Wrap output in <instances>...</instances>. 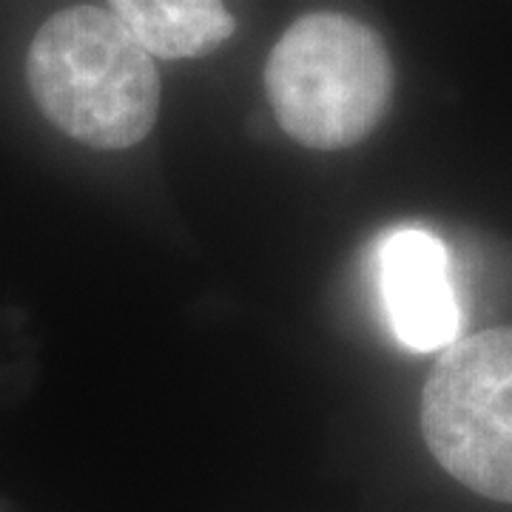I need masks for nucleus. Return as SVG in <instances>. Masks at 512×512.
<instances>
[{
	"instance_id": "obj_1",
	"label": "nucleus",
	"mask_w": 512,
	"mask_h": 512,
	"mask_svg": "<svg viewBox=\"0 0 512 512\" xmlns=\"http://www.w3.org/2000/svg\"><path fill=\"white\" fill-rule=\"evenodd\" d=\"M26 80L40 111L77 143L120 151L160 114V74L126 26L97 6L60 9L37 29Z\"/></svg>"
},
{
	"instance_id": "obj_2",
	"label": "nucleus",
	"mask_w": 512,
	"mask_h": 512,
	"mask_svg": "<svg viewBox=\"0 0 512 512\" xmlns=\"http://www.w3.org/2000/svg\"><path fill=\"white\" fill-rule=\"evenodd\" d=\"M396 89L384 40L342 12L293 20L265 63V92L285 134L339 151L362 143L387 117Z\"/></svg>"
},
{
	"instance_id": "obj_3",
	"label": "nucleus",
	"mask_w": 512,
	"mask_h": 512,
	"mask_svg": "<svg viewBox=\"0 0 512 512\" xmlns=\"http://www.w3.org/2000/svg\"><path fill=\"white\" fill-rule=\"evenodd\" d=\"M421 433L456 481L512 504V328L441 350L421 390Z\"/></svg>"
},
{
	"instance_id": "obj_4",
	"label": "nucleus",
	"mask_w": 512,
	"mask_h": 512,
	"mask_svg": "<svg viewBox=\"0 0 512 512\" xmlns=\"http://www.w3.org/2000/svg\"><path fill=\"white\" fill-rule=\"evenodd\" d=\"M376 282L393 336L407 350L430 353L453 345L461 333L447 245L433 231L404 225L376 245Z\"/></svg>"
},
{
	"instance_id": "obj_5",
	"label": "nucleus",
	"mask_w": 512,
	"mask_h": 512,
	"mask_svg": "<svg viewBox=\"0 0 512 512\" xmlns=\"http://www.w3.org/2000/svg\"><path fill=\"white\" fill-rule=\"evenodd\" d=\"M109 6L128 35L163 60L211 55L237 29L225 0H109Z\"/></svg>"
}]
</instances>
